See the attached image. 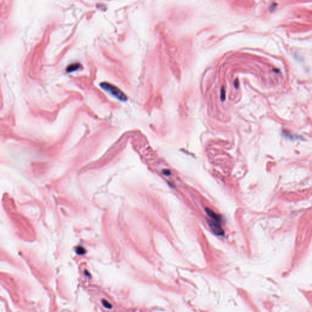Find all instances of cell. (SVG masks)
Here are the masks:
<instances>
[{"label": "cell", "mask_w": 312, "mask_h": 312, "mask_svg": "<svg viewBox=\"0 0 312 312\" xmlns=\"http://www.w3.org/2000/svg\"><path fill=\"white\" fill-rule=\"evenodd\" d=\"M101 87L104 89V90L108 92L112 96L118 99L119 100L123 101H126L127 97L126 96V95L115 85H112L109 83L103 82L101 84Z\"/></svg>", "instance_id": "2"}, {"label": "cell", "mask_w": 312, "mask_h": 312, "mask_svg": "<svg viewBox=\"0 0 312 312\" xmlns=\"http://www.w3.org/2000/svg\"><path fill=\"white\" fill-rule=\"evenodd\" d=\"M222 94H221V97L222 96V97H223V98H222V101H224L225 100V90H222Z\"/></svg>", "instance_id": "5"}, {"label": "cell", "mask_w": 312, "mask_h": 312, "mask_svg": "<svg viewBox=\"0 0 312 312\" xmlns=\"http://www.w3.org/2000/svg\"><path fill=\"white\" fill-rule=\"evenodd\" d=\"M79 68V65L78 64H74V65H70L67 68V71L68 72H72V71H76V70H77Z\"/></svg>", "instance_id": "3"}, {"label": "cell", "mask_w": 312, "mask_h": 312, "mask_svg": "<svg viewBox=\"0 0 312 312\" xmlns=\"http://www.w3.org/2000/svg\"><path fill=\"white\" fill-rule=\"evenodd\" d=\"M205 211L209 216L207 218L208 224L212 231L218 235H223L224 232L221 227V216L209 209H206Z\"/></svg>", "instance_id": "1"}, {"label": "cell", "mask_w": 312, "mask_h": 312, "mask_svg": "<svg viewBox=\"0 0 312 312\" xmlns=\"http://www.w3.org/2000/svg\"><path fill=\"white\" fill-rule=\"evenodd\" d=\"M76 252H77V254H79V255L84 254L85 253L84 248H82V247H78V248H77Z\"/></svg>", "instance_id": "4"}]
</instances>
